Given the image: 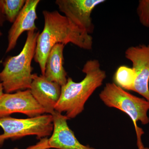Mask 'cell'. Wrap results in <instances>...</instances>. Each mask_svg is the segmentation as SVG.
Here are the masks:
<instances>
[{
  "mask_svg": "<svg viewBox=\"0 0 149 149\" xmlns=\"http://www.w3.org/2000/svg\"><path fill=\"white\" fill-rule=\"evenodd\" d=\"M40 2V0H26L24 7L9 30L6 52H9L14 49L19 38L23 32L37 31L35 22L37 19V7Z\"/></svg>",
  "mask_w": 149,
  "mask_h": 149,
  "instance_id": "cell-10",
  "label": "cell"
},
{
  "mask_svg": "<svg viewBox=\"0 0 149 149\" xmlns=\"http://www.w3.org/2000/svg\"><path fill=\"white\" fill-rule=\"evenodd\" d=\"M82 71L85 76L79 83L68 78L66 84L61 87L60 97L55 108L56 111L64 113L68 119L74 118L83 111L86 102L107 77L106 72L101 69L97 59L86 62Z\"/></svg>",
  "mask_w": 149,
  "mask_h": 149,
  "instance_id": "cell-2",
  "label": "cell"
},
{
  "mask_svg": "<svg viewBox=\"0 0 149 149\" xmlns=\"http://www.w3.org/2000/svg\"><path fill=\"white\" fill-rule=\"evenodd\" d=\"M136 74L132 68L125 65L119 67L115 73V84L123 90L133 91Z\"/></svg>",
  "mask_w": 149,
  "mask_h": 149,
  "instance_id": "cell-13",
  "label": "cell"
},
{
  "mask_svg": "<svg viewBox=\"0 0 149 149\" xmlns=\"http://www.w3.org/2000/svg\"><path fill=\"white\" fill-rule=\"evenodd\" d=\"M52 116L53 130L52 136L48 139V145L50 148L96 149L80 143L68 125V119L65 115L55 111Z\"/></svg>",
  "mask_w": 149,
  "mask_h": 149,
  "instance_id": "cell-11",
  "label": "cell"
},
{
  "mask_svg": "<svg viewBox=\"0 0 149 149\" xmlns=\"http://www.w3.org/2000/svg\"><path fill=\"white\" fill-rule=\"evenodd\" d=\"M141 149H149V147H145L144 146L143 148H142Z\"/></svg>",
  "mask_w": 149,
  "mask_h": 149,
  "instance_id": "cell-19",
  "label": "cell"
},
{
  "mask_svg": "<svg viewBox=\"0 0 149 149\" xmlns=\"http://www.w3.org/2000/svg\"><path fill=\"white\" fill-rule=\"evenodd\" d=\"M3 91V88L2 84L0 82V98H1L2 96L3 95V94H4Z\"/></svg>",
  "mask_w": 149,
  "mask_h": 149,
  "instance_id": "cell-18",
  "label": "cell"
},
{
  "mask_svg": "<svg viewBox=\"0 0 149 149\" xmlns=\"http://www.w3.org/2000/svg\"><path fill=\"white\" fill-rule=\"evenodd\" d=\"M2 35V33L1 31L0 30V37Z\"/></svg>",
  "mask_w": 149,
  "mask_h": 149,
  "instance_id": "cell-20",
  "label": "cell"
},
{
  "mask_svg": "<svg viewBox=\"0 0 149 149\" xmlns=\"http://www.w3.org/2000/svg\"><path fill=\"white\" fill-rule=\"evenodd\" d=\"M6 20L5 17L0 13V27H2L3 25Z\"/></svg>",
  "mask_w": 149,
  "mask_h": 149,
  "instance_id": "cell-16",
  "label": "cell"
},
{
  "mask_svg": "<svg viewBox=\"0 0 149 149\" xmlns=\"http://www.w3.org/2000/svg\"><path fill=\"white\" fill-rule=\"evenodd\" d=\"M105 0H56L59 10L74 24L91 34L95 27L91 14Z\"/></svg>",
  "mask_w": 149,
  "mask_h": 149,
  "instance_id": "cell-7",
  "label": "cell"
},
{
  "mask_svg": "<svg viewBox=\"0 0 149 149\" xmlns=\"http://www.w3.org/2000/svg\"><path fill=\"white\" fill-rule=\"evenodd\" d=\"M37 31L27 32L23 49L18 55L8 58L0 72V82L6 93L29 89L32 82L33 68L31 66L35 56L37 37Z\"/></svg>",
  "mask_w": 149,
  "mask_h": 149,
  "instance_id": "cell-3",
  "label": "cell"
},
{
  "mask_svg": "<svg viewBox=\"0 0 149 149\" xmlns=\"http://www.w3.org/2000/svg\"><path fill=\"white\" fill-rule=\"evenodd\" d=\"M99 97L107 106L120 110L130 117L136 131L138 149L143 148L141 136L144 132L138 127L137 122L140 121L144 125L149 123V102L133 95L113 83H107Z\"/></svg>",
  "mask_w": 149,
  "mask_h": 149,
  "instance_id": "cell-4",
  "label": "cell"
},
{
  "mask_svg": "<svg viewBox=\"0 0 149 149\" xmlns=\"http://www.w3.org/2000/svg\"><path fill=\"white\" fill-rule=\"evenodd\" d=\"M125 57L132 62L136 72L133 91L149 102V45L129 47L125 51Z\"/></svg>",
  "mask_w": 149,
  "mask_h": 149,
  "instance_id": "cell-8",
  "label": "cell"
},
{
  "mask_svg": "<svg viewBox=\"0 0 149 149\" xmlns=\"http://www.w3.org/2000/svg\"><path fill=\"white\" fill-rule=\"evenodd\" d=\"M45 25L37 37L34 60L39 64L42 75H45L46 61L52 48L57 44L71 43L80 49L90 50L93 38L88 32L74 24L58 11L44 10Z\"/></svg>",
  "mask_w": 149,
  "mask_h": 149,
  "instance_id": "cell-1",
  "label": "cell"
},
{
  "mask_svg": "<svg viewBox=\"0 0 149 149\" xmlns=\"http://www.w3.org/2000/svg\"><path fill=\"white\" fill-rule=\"evenodd\" d=\"M26 2L25 0H0V13L13 23Z\"/></svg>",
  "mask_w": 149,
  "mask_h": 149,
  "instance_id": "cell-14",
  "label": "cell"
},
{
  "mask_svg": "<svg viewBox=\"0 0 149 149\" xmlns=\"http://www.w3.org/2000/svg\"><path fill=\"white\" fill-rule=\"evenodd\" d=\"M29 90L37 101L44 108L46 113L53 114L61 95V87L57 83L48 80L44 75L32 74Z\"/></svg>",
  "mask_w": 149,
  "mask_h": 149,
  "instance_id": "cell-9",
  "label": "cell"
},
{
  "mask_svg": "<svg viewBox=\"0 0 149 149\" xmlns=\"http://www.w3.org/2000/svg\"><path fill=\"white\" fill-rule=\"evenodd\" d=\"M64 47L63 44H57L52 48L46 61L44 75L48 80L57 83L61 87L66 84L68 79L63 67Z\"/></svg>",
  "mask_w": 149,
  "mask_h": 149,
  "instance_id": "cell-12",
  "label": "cell"
},
{
  "mask_svg": "<svg viewBox=\"0 0 149 149\" xmlns=\"http://www.w3.org/2000/svg\"><path fill=\"white\" fill-rule=\"evenodd\" d=\"M139 21L144 27L149 28V0H140L137 8Z\"/></svg>",
  "mask_w": 149,
  "mask_h": 149,
  "instance_id": "cell-15",
  "label": "cell"
},
{
  "mask_svg": "<svg viewBox=\"0 0 149 149\" xmlns=\"http://www.w3.org/2000/svg\"><path fill=\"white\" fill-rule=\"evenodd\" d=\"M14 149H18L17 148H15ZM27 149H41V147L40 146L39 144H37L35 146H30L27 148Z\"/></svg>",
  "mask_w": 149,
  "mask_h": 149,
  "instance_id": "cell-17",
  "label": "cell"
},
{
  "mask_svg": "<svg viewBox=\"0 0 149 149\" xmlns=\"http://www.w3.org/2000/svg\"><path fill=\"white\" fill-rule=\"evenodd\" d=\"M15 113L32 118L42 115L46 113V111L29 90L14 93H4L0 98V118L9 116Z\"/></svg>",
  "mask_w": 149,
  "mask_h": 149,
  "instance_id": "cell-6",
  "label": "cell"
},
{
  "mask_svg": "<svg viewBox=\"0 0 149 149\" xmlns=\"http://www.w3.org/2000/svg\"><path fill=\"white\" fill-rule=\"evenodd\" d=\"M0 127L3 131L0 134L1 147L9 139L16 140L29 136H36L38 139L47 138L53 130V118L49 114L25 119L7 116L0 118Z\"/></svg>",
  "mask_w": 149,
  "mask_h": 149,
  "instance_id": "cell-5",
  "label": "cell"
}]
</instances>
